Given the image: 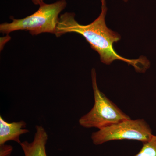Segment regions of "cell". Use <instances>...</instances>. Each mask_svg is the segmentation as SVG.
<instances>
[{
  "label": "cell",
  "instance_id": "1",
  "mask_svg": "<svg viewBox=\"0 0 156 156\" xmlns=\"http://www.w3.org/2000/svg\"><path fill=\"white\" fill-rule=\"evenodd\" d=\"M101 13L97 19L88 25H82L76 20L75 14L66 12L59 17L55 35L59 37L69 33L80 34L89 43L92 49L99 54L102 63L109 65L115 60L124 61L132 66L137 73H144L150 66L146 57L128 59L120 56L115 51L113 45L121 39L119 34L107 27L105 21L107 8L106 0H101Z\"/></svg>",
  "mask_w": 156,
  "mask_h": 156
},
{
  "label": "cell",
  "instance_id": "2",
  "mask_svg": "<svg viewBox=\"0 0 156 156\" xmlns=\"http://www.w3.org/2000/svg\"><path fill=\"white\" fill-rule=\"evenodd\" d=\"M67 5L66 0H59L52 4L40 6L36 12L22 19H15L11 16V23H4L0 25V32L9 35L15 31L25 30L32 35L44 33L55 34L59 20V14Z\"/></svg>",
  "mask_w": 156,
  "mask_h": 156
},
{
  "label": "cell",
  "instance_id": "3",
  "mask_svg": "<svg viewBox=\"0 0 156 156\" xmlns=\"http://www.w3.org/2000/svg\"><path fill=\"white\" fill-rule=\"evenodd\" d=\"M92 89L94 92V106L88 113L79 120L80 126L86 128H97L98 129L131 119L98 89L96 70L91 71Z\"/></svg>",
  "mask_w": 156,
  "mask_h": 156
},
{
  "label": "cell",
  "instance_id": "4",
  "mask_svg": "<svg viewBox=\"0 0 156 156\" xmlns=\"http://www.w3.org/2000/svg\"><path fill=\"white\" fill-rule=\"evenodd\" d=\"M154 134L148 124L143 119L124 120L93 132L91 139L99 145L112 140H135L147 142Z\"/></svg>",
  "mask_w": 156,
  "mask_h": 156
},
{
  "label": "cell",
  "instance_id": "5",
  "mask_svg": "<svg viewBox=\"0 0 156 156\" xmlns=\"http://www.w3.org/2000/svg\"><path fill=\"white\" fill-rule=\"evenodd\" d=\"M35 133L32 142L23 141L20 145L24 156H48L46 153V144L48 135L44 128L41 126H35Z\"/></svg>",
  "mask_w": 156,
  "mask_h": 156
},
{
  "label": "cell",
  "instance_id": "6",
  "mask_svg": "<svg viewBox=\"0 0 156 156\" xmlns=\"http://www.w3.org/2000/svg\"><path fill=\"white\" fill-rule=\"evenodd\" d=\"M28 132L24 121L9 123L2 116H0V145L5 144L9 141H15L20 144V136Z\"/></svg>",
  "mask_w": 156,
  "mask_h": 156
},
{
  "label": "cell",
  "instance_id": "7",
  "mask_svg": "<svg viewBox=\"0 0 156 156\" xmlns=\"http://www.w3.org/2000/svg\"><path fill=\"white\" fill-rule=\"evenodd\" d=\"M134 156H156V135H153L149 141L143 143L142 148Z\"/></svg>",
  "mask_w": 156,
  "mask_h": 156
},
{
  "label": "cell",
  "instance_id": "8",
  "mask_svg": "<svg viewBox=\"0 0 156 156\" xmlns=\"http://www.w3.org/2000/svg\"><path fill=\"white\" fill-rule=\"evenodd\" d=\"M13 151V147L5 144L0 145V156H10Z\"/></svg>",
  "mask_w": 156,
  "mask_h": 156
},
{
  "label": "cell",
  "instance_id": "9",
  "mask_svg": "<svg viewBox=\"0 0 156 156\" xmlns=\"http://www.w3.org/2000/svg\"><path fill=\"white\" fill-rule=\"evenodd\" d=\"M33 3L36 5H42L43 4H44V0H31Z\"/></svg>",
  "mask_w": 156,
  "mask_h": 156
},
{
  "label": "cell",
  "instance_id": "10",
  "mask_svg": "<svg viewBox=\"0 0 156 156\" xmlns=\"http://www.w3.org/2000/svg\"><path fill=\"white\" fill-rule=\"evenodd\" d=\"M123 1H125V2H128V0H123Z\"/></svg>",
  "mask_w": 156,
  "mask_h": 156
}]
</instances>
